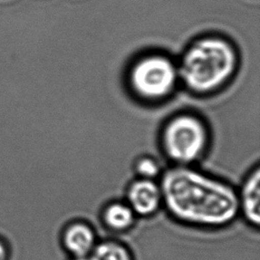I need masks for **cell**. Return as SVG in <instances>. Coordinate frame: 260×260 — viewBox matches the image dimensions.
<instances>
[{
  "instance_id": "cell-3",
  "label": "cell",
  "mask_w": 260,
  "mask_h": 260,
  "mask_svg": "<svg viewBox=\"0 0 260 260\" xmlns=\"http://www.w3.org/2000/svg\"><path fill=\"white\" fill-rule=\"evenodd\" d=\"M211 142L205 121L197 114L180 112L162 125L160 146L173 166H194L204 158Z\"/></svg>"
},
{
  "instance_id": "cell-10",
  "label": "cell",
  "mask_w": 260,
  "mask_h": 260,
  "mask_svg": "<svg viewBox=\"0 0 260 260\" xmlns=\"http://www.w3.org/2000/svg\"><path fill=\"white\" fill-rule=\"evenodd\" d=\"M134 170L139 179L155 180L162 174V169L158 161L148 155L138 158L134 165Z\"/></svg>"
},
{
  "instance_id": "cell-6",
  "label": "cell",
  "mask_w": 260,
  "mask_h": 260,
  "mask_svg": "<svg viewBox=\"0 0 260 260\" xmlns=\"http://www.w3.org/2000/svg\"><path fill=\"white\" fill-rule=\"evenodd\" d=\"M240 213L253 225L260 223V167L252 168L237 190Z\"/></svg>"
},
{
  "instance_id": "cell-9",
  "label": "cell",
  "mask_w": 260,
  "mask_h": 260,
  "mask_svg": "<svg viewBox=\"0 0 260 260\" xmlns=\"http://www.w3.org/2000/svg\"><path fill=\"white\" fill-rule=\"evenodd\" d=\"M92 251L91 260H131L128 251L117 243H102Z\"/></svg>"
},
{
  "instance_id": "cell-11",
  "label": "cell",
  "mask_w": 260,
  "mask_h": 260,
  "mask_svg": "<svg viewBox=\"0 0 260 260\" xmlns=\"http://www.w3.org/2000/svg\"><path fill=\"white\" fill-rule=\"evenodd\" d=\"M5 256H6V250L3 245L0 243V260H4Z\"/></svg>"
},
{
  "instance_id": "cell-7",
  "label": "cell",
  "mask_w": 260,
  "mask_h": 260,
  "mask_svg": "<svg viewBox=\"0 0 260 260\" xmlns=\"http://www.w3.org/2000/svg\"><path fill=\"white\" fill-rule=\"evenodd\" d=\"M94 242V233L92 229L81 222L70 225L64 234L65 246L77 257L86 256L93 250Z\"/></svg>"
},
{
  "instance_id": "cell-8",
  "label": "cell",
  "mask_w": 260,
  "mask_h": 260,
  "mask_svg": "<svg viewBox=\"0 0 260 260\" xmlns=\"http://www.w3.org/2000/svg\"><path fill=\"white\" fill-rule=\"evenodd\" d=\"M136 215L127 203L112 202L102 212L103 222L115 231H124L134 225Z\"/></svg>"
},
{
  "instance_id": "cell-12",
  "label": "cell",
  "mask_w": 260,
  "mask_h": 260,
  "mask_svg": "<svg viewBox=\"0 0 260 260\" xmlns=\"http://www.w3.org/2000/svg\"><path fill=\"white\" fill-rule=\"evenodd\" d=\"M75 260H91V259H89V258H87V257H86V256H83V257H77V259H75Z\"/></svg>"
},
{
  "instance_id": "cell-5",
  "label": "cell",
  "mask_w": 260,
  "mask_h": 260,
  "mask_svg": "<svg viewBox=\"0 0 260 260\" xmlns=\"http://www.w3.org/2000/svg\"><path fill=\"white\" fill-rule=\"evenodd\" d=\"M126 203L136 216L155 214L162 206L161 186L155 180L138 178L127 188Z\"/></svg>"
},
{
  "instance_id": "cell-2",
  "label": "cell",
  "mask_w": 260,
  "mask_h": 260,
  "mask_svg": "<svg viewBox=\"0 0 260 260\" xmlns=\"http://www.w3.org/2000/svg\"><path fill=\"white\" fill-rule=\"evenodd\" d=\"M239 65L234 46L224 39L205 38L190 46L179 64V85L196 96L213 94L235 78Z\"/></svg>"
},
{
  "instance_id": "cell-4",
  "label": "cell",
  "mask_w": 260,
  "mask_h": 260,
  "mask_svg": "<svg viewBox=\"0 0 260 260\" xmlns=\"http://www.w3.org/2000/svg\"><path fill=\"white\" fill-rule=\"evenodd\" d=\"M179 85V70L171 58L153 53L141 57L126 73V85L139 102L156 104L173 96Z\"/></svg>"
},
{
  "instance_id": "cell-1",
  "label": "cell",
  "mask_w": 260,
  "mask_h": 260,
  "mask_svg": "<svg viewBox=\"0 0 260 260\" xmlns=\"http://www.w3.org/2000/svg\"><path fill=\"white\" fill-rule=\"evenodd\" d=\"M162 206L188 225L218 228L240 214L237 190L225 180L194 168L173 166L161 174Z\"/></svg>"
}]
</instances>
